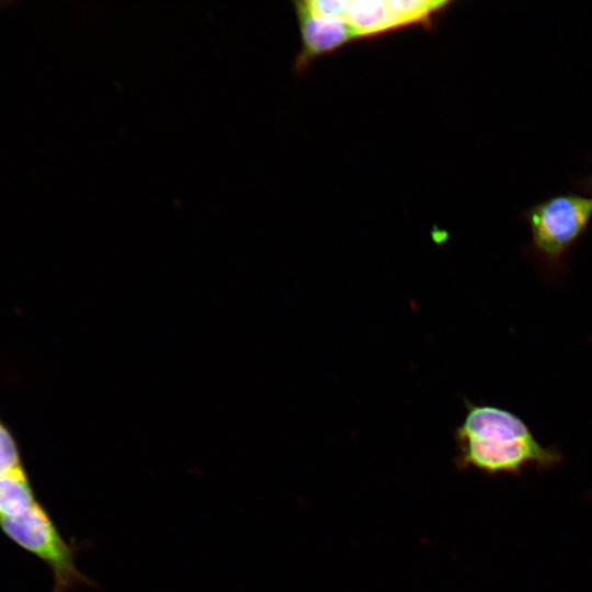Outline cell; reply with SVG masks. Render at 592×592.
<instances>
[{
    "mask_svg": "<svg viewBox=\"0 0 592 592\" xmlns=\"http://www.w3.org/2000/svg\"><path fill=\"white\" fill-rule=\"evenodd\" d=\"M293 4L301 38L295 70L300 71L314 58L357 39L355 32L342 16L319 12L312 9L307 0L295 1Z\"/></svg>",
    "mask_w": 592,
    "mask_h": 592,
    "instance_id": "5",
    "label": "cell"
},
{
    "mask_svg": "<svg viewBox=\"0 0 592 592\" xmlns=\"http://www.w3.org/2000/svg\"><path fill=\"white\" fill-rule=\"evenodd\" d=\"M37 503L23 466L0 475V520L20 516Z\"/></svg>",
    "mask_w": 592,
    "mask_h": 592,
    "instance_id": "6",
    "label": "cell"
},
{
    "mask_svg": "<svg viewBox=\"0 0 592 592\" xmlns=\"http://www.w3.org/2000/svg\"><path fill=\"white\" fill-rule=\"evenodd\" d=\"M588 185L590 186V190L592 191V177L590 178V181H589Z\"/></svg>",
    "mask_w": 592,
    "mask_h": 592,
    "instance_id": "8",
    "label": "cell"
},
{
    "mask_svg": "<svg viewBox=\"0 0 592 592\" xmlns=\"http://www.w3.org/2000/svg\"><path fill=\"white\" fill-rule=\"evenodd\" d=\"M466 414L455 431L462 466L517 473L528 465L549 467L561 460L555 448L540 445L527 424L504 408L465 401Z\"/></svg>",
    "mask_w": 592,
    "mask_h": 592,
    "instance_id": "1",
    "label": "cell"
},
{
    "mask_svg": "<svg viewBox=\"0 0 592 592\" xmlns=\"http://www.w3.org/2000/svg\"><path fill=\"white\" fill-rule=\"evenodd\" d=\"M0 530L15 545L49 567L54 579L52 592H68L79 585H96L77 567V545L64 538L39 502L20 516L0 520Z\"/></svg>",
    "mask_w": 592,
    "mask_h": 592,
    "instance_id": "2",
    "label": "cell"
},
{
    "mask_svg": "<svg viewBox=\"0 0 592 592\" xmlns=\"http://www.w3.org/2000/svg\"><path fill=\"white\" fill-rule=\"evenodd\" d=\"M533 251L558 269L592 220V196L561 193L537 202L523 213Z\"/></svg>",
    "mask_w": 592,
    "mask_h": 592,
    "instance_id": "3",
    "label": "cell"
},
{
    "mask_svg": "<svg viewBox=\"0 0 592 592\" xmlns=\"http://www.w3.org/2000/svg\"><path fill=\"white\" fill-rule=\"evenodd\" d=\"M448 1L422 0H342L338 15L355 32L357 38L372 37L392 30L428 23Z\"/></svg>",
    "mask_w": 592,
    "mask_h": 592,
    "instance_id": "4",
    "label": "cell"
},
{
    "mask_svg": "<svg viewBox=\"0 0 592 592\" xmlns=\"http://www.w3.org/2000/svg\"><path fill=\"white\" fill-rule=\"evenodd\" d=\"M22 466L18 443L0 419V475Z\"/></svg>",
    "mask_w": 592,
    "mask_h": 592,
    "instance_id": "7",
    "label": "cell"
}]
</instances>
